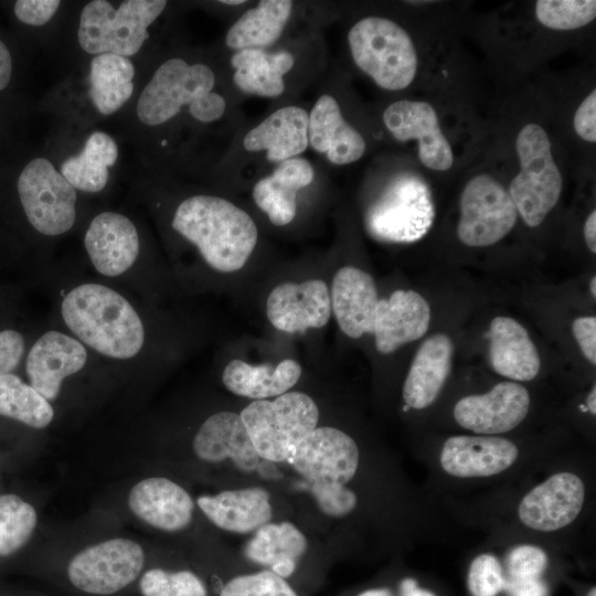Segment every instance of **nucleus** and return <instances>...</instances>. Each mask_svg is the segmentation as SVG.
Masks as SVG:
<instances>
[{
	"mask_svg": "<svg viewBox=\"0 0 596 596\" xmlns=\"http://www.w3.org/2000/svg\"><path fill=\"white\" fill-rule=\"evenodd\" d=\"M172 227L193 243L212 268L232 273L241 269L257 243L253 219L226 199L193 195L177 207Z\"/></svg>",
	"mask_w": 596,
	"mask_h": 596,
	"instance_id": "nucleus-1",
	"label": "nucleus"
},
{
	"mask_svg": "<svg viewBox=\"0 0 596 596\" xmlns=\"http://www.w3.org/2000/svg\"><path fill=\"white\" fill-rule=\"evenodd\" d=\"M67 328L85 344L114 359H129L142 348L145 330L130 302L111 288L83 284L62 301Z\"/></svg>",
	"mask_w": 596,
	"mask_h": 596,
	"instance_id": "nucleus-2",
	"label": "nucleus"
},
{
	"mask_svg": "<svg viewBox=\"0 0 596 596\" xmlns=\"http://www.w3.org/2000/svg\"><path fill=\"white\" fill-rule=\"evenodd\" d=\"M215 74L203 63L190 64L180 57L164 61L141 91L136 105L139 121L159 126L187 106L198 121L213 123L226 110L222 95L213 92Z\"/></svg>",
	"mask_w": 596,
	"mask_h": 596,
	"instance_id": "nucleus-3",
	"label": "nucleus"
},
{
	"mask_svg": "<svg viewBox=\"0 0 596 596\" xmlns=\"http://www.w3.org/2000/svg\"><path fill=\"white\" fill-rule=\"evenodd\" d=\"M349 49L355 65L381 88L402 91L417 72V53L409 34L395 21L365 17L348 33Z\"/></svg>",
	"mask_w": 596,
	"mask_h": 596,
	"instance_id": "nucleus-4",
	"label": "nucleus"
},
{
	"mask_svg": "<svg viewBox=\"0 0 596 596\" xmlns=\"http://www.w3.org/2000/svg\"><path fill=\"white\" fill-rule=\"evenodd\" d=\"M167 7L163 0H125L116 9L106 0L87 2L79 14L77 40L91 55L130 57L149 39V26Z\"/></svg>",
	"mask_w": 596,
	"mask_h": 596,
	"instance_id": "nucleus-5",
	"label": "nucleus"
},
{
	"mask_svg": "<svg viewBox=\"0 0 596 596\" xmlns=\"http://www.w3.org/2000/svg\"><path fill=\"white\" fill-rule=\"evenodd\" d=\"M515 151L519 172L511 180L509 194L523 222L535 227L554 209L563 190V177L553 158L546 130L529 123L518 132Z\"/></svg>",
	"mask_w": 596,
	"mask_h": 596,
	"instance_id": "nucleus-6",
	"label": "nucleus"
},
{
	"mask_svg": "<svg viewBox=\"0 0 596 596\" xmlns=\"http://www.w3.org/2000/svg\"><path fill=\"white\" fill-rule=\"evenodd\" d=\"M240 415L259 457L279 462L317 427L319 409L309 395L286 392L274 401H254Z\"/></svg>",
	"mask_w": 596,
	"mask_h": 596,
	"instance_id": "nucleus-7",
	"label": "nucleus"
},
{
	"mask_svg": "<svg viewBox=\"0 0 596 596\" xmlns=\"http://www.w3.org/2000/svg\"><path fill=\"white\" fill-rule=\"evenodd\" d=\"M17 192L29 224L39 233L56 236L76 219V190L44 157L29 161L17 181Z\"/></svg>",
	"mask_w": 596,
	"mask_h": 596,
	"instance_id": "nucleus-8",
	"label": "nucleus"
},
{
	"mask_svg": "<svg viewBox=\"0 0 596 596\" xmlns=\"http://www.w3.org/2000/svg\"><path fill=\"white\" fill-rule=\"evenodd\" d=\"M459 206L457 236L470 247L498 243L513 228L518 219L509 191L487 173L468 180L460 194Z\"/></svg>",
	"mask_w": 596,
	"mask_h": 596,
	"instance_id": "nucleus-9",
	"label": "nucleus"
},
{
	"mask_svg": "<svg viewBox=\"0 0 596 596\" xmlns=\"http://www.w3.org/2000/svg\"><path fill=\"white\" fill-rule=\"evenodd\" d=\"M143 563L145 553L138 543L117 538L77 553L68 564L67 575L85 593L109 595L134 582Z\"/></svg>",
	"mask_w": 596,
	"mask_h": 596,
	"instance_id": "nucleus-10",
	"label": "nucleus"
},
{
	"mask_svg": "<svg viewBox=\"0 0 596 596\" xmlns=\"http://www.w3.org/2000/svg\"><path fill=\"white\" fill-rule=\"evenodd\" d=\"M288 461L310 483H348L356 473L360 451L347 433L316 427L294 448Z\"/></svg>",
	"mask_w": 596,
	"mask_h": 596,
	"instance_id": "nucleus-11",
	"label": "nucleus"
},
{
	"mask_svg": "<svg viewBox=\"0 0 596 596\" xmlns=\"http://www.w3.org/2000/svg\"><path fill=\"white\" fill-rule=\"evenodd\" d=\"M434 210L422 188L394 184L368 211L366 226L375 237L395 243L421 238L429 228Z\"/></svg>",
	"mask_w": 596,
	"mask_h": 596,
	"instance_id": "nucleus-12",
	"label": "nucleus"
},
{
	"mask_svg": "<svg viewBox=\"0 0 596 596\" xmlns=\"http://www.w3.org/2000/svg\"><path fill=\"white\" fill-rule=\"evenodd\" d=\"M584 501L585 485L582 478L571 471H560L522 497L518 504V518L531 530L554 532L577 519Z\"/></svg>",
	"mask_w": 596,
	"mask_h": 596,
	"instance_id": "nucleus-13",
	"label": "nucleus"
},
{
	"mask_svg": "<svg viewBox=\"0 0 596 596\" xmlns=\"http://www.w3.org/2000/svg\"><path fill=\"white\" fill-rule=\"evenodd\" d=\"M383 123L397 141H417L418 158L427 169L447 171L453 167L450 142L441 130L435 108L428 102H394L385 108Z\"/></svg>",
	"mask_w": 596,
	"mask_h": 596,
	"instance_id": "nucleus-14",
	"label": "nucleus"
},
{
	"mask_svg": "<svg viewBox=\"0 0 596 596\" xmlns=\"http://www.w3.org/2000/svg\"><path fill=\"white\" fill-rule=\"evenodd\" d=\"M530 402L523 385L501 382L487 393L460 398L454 407V418L465 429L496 436L519 426L529 413Z\"/></svg>",
	"mask_w": 596,
	"mask_h": 596,
	"instance_id": "nucleus-15",
	"label": "nucleus"
},
{
	"mask_svg": "<svg viewBox=\"0 0 596 596\" xmlns=\"http://www.w3.org/2000/svg\"><path fill=\"white\" fill-rule=\"evenodd\" d=\"M518 446L503 437L456 435L443 444L441 469L457 478H483L499 475L514 465Z\"/></svg>",
	"mask_w": 596,
	"mask_h": 596,
	"instance_id": "nucleus-16",
	"label": "nucleus"
},
{
	"mask_svg": "<svg viewBox=\"0 0 596 596\" xmlns=\"http://www.w3.org/2000/svg\"><path fill=\"white\" fill-rule=\"evenodd\" d=\"M266 313L269 322L284 332L321 328L331 315L329 289L320 279L278 285L267 298Z\"/></svg>",
	"mask_w": 596,
	"mask_h": 596,
	"instance_id": "nucleus-17",
	"label": "nucleus"
},
{
	"mask_svg": "<svg viewBox=\"0 0 596 596\" xmlns=\"http://www.w3.org/2000/svg\"><path fill=\"white\" fill-rule=\"evenodd\" d=\"M86 360L87 352L79 341L58 331H47L29 350L25 372L30 385L52 401L58 395L62 381L82 370Z\"/></svg>",
	"mask_w": 596,
	"mask_h": 596,
	"instance_id": "nucleus-18",
	"label": "nucleus"
},
{
	"mask_svg": "<svg viewBox=\"0 0 596 596\" xmlns=\"http://www.w3.org/2000/svg\"><path fill=\"white\" fill-rule=\"evenodd\" d=\"M84 246L95 269L104 276H118L128 270L139 253L135 224L124 214L102 212L89 223Z\"/></svg>",
	"mask_w": 596,
	"mask_h": 596,
	"instance_id": "nucleus-19",
	"label": "nucleus"
},
{
	"mask_svg": "<svg viewBox=\"0 0 596 596\" xmlns=\"http://www.w3.org/2000/svg\"><path fill=\"white\" fill-rule=\"evenodd\" d=\"M430 306L414 290L398 289L387 299H379L373 323L375 348L390 354L402 345L421 339L428 330Z\"/></svg>",
	"mask_w": 596,
	"mask_h": 596,
	"instance_id": "nucleus-20",
	"label": "nucleus"
},
{
	"mask_svg": "<svg viewBox=\"0 0 596 596\" xmlns=\"http://www.w3.org/2000/svg\"><path fill=\"white\" fill-rule=\"evenodd\" d=\"M308 143L338 166L360 160L366 149L363 136L344 119L337 99L321 95L308 114Z\"/></svg>",
	"mask_w": 596,
	"mask_h": 596,
	"instance_id": "nucleus-21",
	"label": "nucleus"
},
{
	"mask_svg": "<svg viewBox=\"0 0 596 596\" xmlns=\"http://www.w3.org/2000/svg\"><path fill=\"white\" fill-rule=\"evenodd\" d=\"M128 505L138 518L167 532L187 528L194 510L190 494L163 477H151L136 483L129 492Z\"/></svg>",
	"mask_w": 596,
	"mask_h": 596,
	"instance_id": "nucleus-22",
	"label": "nucleus"
},
{
	"mask_svg": "<svg viewBox=\"0 0 596 596\" xmlns=\"http://www.w3.org/2000/svg\"><path fill=\"white\" fill-rule=\"evenodd\" d=\"M195 455L209 462L232 459L242 471L251 472L259 464L249 434L240 414L219 412L210 416L193 438Z\"/></svg>",
	"mask_w": 596,
	"mask_h": 596,
	"instance_id": "nucleus-23",
	"label": "nucleus"
},
{
	"mask_svg": "<svg viewBox=\"0 0 596 596\" xmlns=\"http://www.w3.org/2000/svg\"><path fill=\"white\" fill-rule=\"evenodd\" d=\"M330 300L331 310L344 334L358 339L373 333L379 296L371 275L353 266L340 268L332 281Z\"/></svg>",
	"mask_w": 596,
	"mask_h": 596,
	"instance_id": "nucleus-24",
	"label": "nucleus"
},
{
	"mask_svg": "<svg viewBox=\"0 0 596 596\" xmlns=\"http://www.w3.org/2000/svg\"><path fill=\"white\" fill-rule=\"evenodd\" d=\"M245 150L266 151V159L280 163L302 153L308 143V113L298 106L277 109L244 137Z\"/></svg>",
	"mask_w": 596,
	"mask_h": 596,
	"instance_id": "nucleus-25",
	"label": "nucleus"
},
{
	"mask_svg": "<svg viewBox=\"0 0 596 596\" xmlns=\"http://www.w3.org/2000/svg\"><path fill=\"white\" fill-rule=\"evenodd\" d=\"M454 347L445 333H436L418 348L403 385L407 407L424 409L439 395L451 370Z\"/></svg>",
	"mask_w": 596,
	"mask_h": 596,
	"instance_id": "nucleus-26",
	"label": "nucleus"
},
{
	"mask_svg": "<svg viewBox=\"0 0 596 596\" xmlns=\"http://www.w3.org/2000/svg\"><path fill=\"white\" fill-rule=\"evenodd\" d=\"M315 177L312 164L295 157L276 166L274 171L256 182L253 199L276 226L289 224L297 213V193L308 187Z\"/></svg>",
	"mask_w": 596,
	"mask_h": 596,
	"instance_id": "nucleus-27",
	"label": "nucleus"
},
{
	"mask_svg": "<svg viewBox=\"0 0 596 596\" xmlns=\"http://www.w3.org/2000/svg\"><path fill=\"white\" fill-rule=\"evenodd\" d=\"M489 359L492 369L513 381L533 380L540 372L541 359L526 329L509 317H496L489 328Z\"/></svg>",
	"mask_w": 596,
	"mask_h": 596,
	"instance_id": "nucleus-28",
	"label": "nucleus"
},
{
	"mask_svg": "<svg viewBox=\"0 0 596 596\" xmlns=\"http://www.w3.org/2000/svg\"><path fill=\"white\" fill-rule=\"evenodd\" d=\"M196 502L212 523L234 533L256 531L273 517L269 493L259 487L202 496Z\"/></svg>",
	"mask_w": 596,
	"mask_h": 596,
	"instance_id": "nucleus-29",
	"label": "nucleus"
},
{
	"mask_svg": "<svg viewBox=\"0 0 596 596\" xmlns=\"http://www.w3.org/2000/svg\"><path fill=\"white\" fill-rule=\"evenodd\" d=\"M231 64L233 79L240 91L273 98L284 93V76L294 67L295 56L286 50L246 49L236 51Z\"/></svg>",
	"mask_w": 596,
	"mask_h": 596,
	"instance_id": "nucleus-30",
	"label": "nucleus"
},
{
	"mask_svg": "<svg viewBox=\"0 0 596 596\" xmlns=\"http://www.w3.org/2000/svg\"><path fill=\"white\" fill-rule=\"evenodd\" d=\"M300 374L299 363L291 359L276 365H252L235 359L225 366L222 380L232 393L259 401L288 392L298 382Z\"/></svg>",
	"mask_w": 596,
	"mask_h": 596,
	"instance_id": "nucleus-31",
	"label": "nucleus"
},
{
	"mask_svg": "<svg viewBox=\"0 0 596 596\" xmlns=\"http://www.w3.org/2000/svg\"><path fill=\"white\" fill-rule=\"evenodd\" d=\"M307 550V540L290 522L266 523L255 531L245 546V556L270 567L278 576L292 575L297 562Z\"/></svg>",
	"mask_w": 596,
	"mask_h": 596,
	"instance_id": "nucleus-32",
	"label": "nucleus"
},
{
	"mask_svg": "<svg viewBox=\"0 0 596 596\" xmlns=\"http://www.w3.org/2000/svg\"><path fill=\"white\" fill-rule=\"evenodd\" d=\"M136 70L129 57L104 53L93 56L88 73V96L104 116L118 111L131 97Z\"/></svg>",
	"mask_w": 596,
	"mask_h": 596,
	"instance_id": "nucleus-33",
	"label": "nucleus"
},
{
	"mask_svg": "<svg viewBox=\"0 0 596 596\" xmlns=\"http://www.w3.org/2000/svg\"><path fill=\"white\" fill-rule=\"evenodd\" d=\"M118 155L114 138L96 130L87 137L77 155L63 161L60 172L75 190L96 193L107 185L109 168L116 163Z\"/></svg>",
	"mask_w": 596,
	"mask_h": 596,
	"instance_id": "nucleus-34",
	"label": "nucleus"
},
{
	"mask_svg": "<svg viewBox=\"0 0 596 596\" xmlns=\"http://www.w3.org/2000/svg\"><path fill=\"white\" fill-rule=\"evenodd\" d=\"M292 11L288 0H264L245 11L228 29L225 43L232 50L264 49L281 35Z\"/></svg>",
	"mask_w": 596,
	"mask_h": 596,
	"instance_id": "nucleus-35",
	"label": "nucleus"
},
{
	"mask_svg": "<svg viewBox=\"0 0 596 596\" xmlns=\"http://www.w3.org/2000/svg\"><path fill=\"white\" fill-rule=\"evenodd\" d=\"M0 416L33 428H44L54 411L46 398L14 373L0 376Z\"/></svg>",
	"mask_w": 596,
	"mask_h": 596,
	"instance_id": "nucleus-36",
	"label": "nucleus"
},
{
	"mask_svg": "<svg viewBox=\"0 0 596 596\" xmlns=\"http://www.w3.org/2000/svg\"><path fill=\"white\" fill-rule=\"evenodd\" d=\"M35 509L15 494L0 496V555L21 549L36 525Z\"/></svg>",
	"mask_w": 596,
	"mask_h": 596,
	"instance_id": "nucleus-37",
	"label": "nucleus"
},
{
	"mask_svg": "<svg viewBox=\"0 0 596 596\" xmlns=\"http://www.w3.org/2000/svg\"><path fill=\"white\" fill-rule=\"evenodd\" d=\"M535 18L551 30L568 31L581 29L596 18L595 0H539Z\"/></svg>",
	"mask_w": 596,
	"mask_h": 596,
	"instance_id": "nucleus-38",
	"label": "nucleus"
},
{
	"mask_svg": "<svg viewBox=\"0 0 596 596\" xmlns=\"http://www.w3.org/2000/svg\"><path fill=\"white\" fill-rule=\"evenodd\" d=\"M142 596H207L203 582L190 571H147L139 582Z\"/></svg>",
	"mask_w": 596,
	"mask_h": 596,
	"instance_id": "nucleus-39",
	"label": "nucleus"
},
{
	"mask_svg": "<svg viewBox=\"0 0 596 596\" xmlns=\"http://www.w3.org/2000/svg\"><path fill=\"white\" fill-rule=\"evenodd\" d=\"M220 596H298L285 578L274 572L262 571L240 575L228 581Z\"/></svg>",
	"mask_w": 596,
	"mask_h": 596,
	"instance_id": "nucleus-40",
	"label": "nucleus"
},
{
	"mask_svg": "<svg viewBox=\"0 0 596 596\" xmlns=\"http://www.w3.org/2000/svg\"><path fill=\"white\" fill-rule=\"evenodd\" d=\"M499 560L489 553L476 556L469 565L467 586L471 596H498L505 587Z\"/></svg>",
	"mask_w": 596,
	"mask_h": 596,
	"instance_id": "nucleus-41",
	"label": "nucleus"
},
{
	"mask_svg": "<svg viewBox=\"0 0 596 596\" xmlns=\"http://www.w3.org/2000/svg\"><path fill=\"white\" fill-rule=\"evenodd\" d=\"M547 563V554L543 549L531 544L518 545L507 556L508 578H540Z\"/></svg>",
	"mask_w": 596,
	"mask_h": 596,
	"instance_id": "nucleus-42",
	"label": "nucleus"
},
{
	"mask_svg": "<svg viewBox=\"0 0 596 596\" xmlns=\"http://www.w3.org/2000/svg\"><path fill=\"white\" fill-rule=\"evenodd\" d=\"M310 490L318 508L329 517H345L358 503L354 491L343 485L313 482Z\"/></svg>",
	"mask_w": 596,
	"mask_h": 596,
	"instance_id": "nucleus-43",
	"label": "nucleus"
},
{
	"mask_svg": "<svg viewBox=\"0 0 596 596\" xmlns=\"http://www.w3.org/2000/svg\"><path fill=\"white\" fill-rule=\"evenodd\" d=\"M25 354L23 334L10 327L0 329V376L13 373Z\"/></svg>",
	"mask_w": 596,
	"mask_h": 596,
	"instance_id": "nucleus-44",
	"label": "nucleus"
},
{
	"mask_svg": "<svg viewBox=\"0 0 596 596\" xmlns=\"http://www.w3.org/2000/svg\"><path fill=\"white\" fill-rule=\"evenodd\" d=\"M58 0H18L13 4L15 18L31 26L46 24L57 12Z\"/></svg>",
	"mask_w": 596,
	"mask_h": 596,
	"instance_id": "nucleus-45",
	"label": "nucleus"
},
{
	"mask_svg": "<svg viewBox=\"0 0 596 596\" xmlns=\"http://www.w3.org/2000/svg\"><path fill=\"white\" fill-rule=\"evenodd\" d=\"M574 130L587 142L596 141V91L595 88L582 100L573 118Z\"/></svg>",
	"mask_w": 596,
	"mask_h": 596,
	"instance_id": "nucleus-46",
	"label": "nucleus"
},
{
	"mask_svg": "<svg viewBox=\"0 0 596 596\" xmlns=\"http://www.w3.org/2000/svg\"><path fill=\"white\" fill-rule=\"evenodd\" d=\"M573 334L585 358L596 364V318L579 317L572 324Z\"/></svg>",
	"mask_w": 596,
	"mask_h": 596,
	"instance_id": "nucleus-47",
	"label": "nucleus"
},
{
	"mask_svg": "<svg viewBox=\"0 0 596 596\" xmlns=\"http://www.w3.org/2000/svg\"><path fill=\"white\" fill-rule=\"evenodd\" d=\"M504 590L509 596H549L546 583L540 578H505Z\"/></svg>",
	"mask_w": 596,
	"mask_h": 596,
	"instance_id": "nucleus-48",
	"label": "nucleus"
},
{
	"mask_svg": "<svg viewBox=\"0 0 596 596\" xmlns=\"http://www.w3.org/2000/svg\"><path fill=\"white\" fill-rule=\"evenodd\" d=\"M12 76V56L0 39V91H3L10 83Z\"/></svg>",
	"mask_w": 596,
	"mask_h": 596,
	"instance_id": "nucleus-49",
	"label": "nucleus"
},
{
	"mask_svg": "<svg viewBox=\"0 0 596 596\" xmlns=\"http://www.w3.org/2000/svg\"><path fill=\"white\" fill-rule=\"evenodd\" d=\"M584 238L588 249L596 253V210H593L584 223Z\"/></svg>",
	"mask_w": 596,
	"mask_h": 596,
	"instance_id": "nucleus-50",
	"label": "nucleus"
},
{
	"mask_svg": "<svg viewBox=\"0 0 596 596\" xmlns=\"http://www.w3.org/2000/svg\"><path fill=\"white\" fill-rule=\"evenodd\" d=\"M400 596H436L428 589L421 588L413 578H405L400 585Z\"/></svg>",
	"mask_w": 596,
	"mask_h": 596,
	"instance_id": "nucleus-51",
	"label": "nucleus"
},
{
	"mask_svg": "<svg viewBox=\"0 0 596 596\" xmlns=\"http://www.w3.org/2000/svg\"><path fill=\"white\" fill-rule=\"evenodd\" d=\"M586 406L590 414H596V386L593 385L586 398Z\"/></svg>",
	"mask_w": 596,
	"mask_h": 596,
	"instance_id": "nucleus-52",
	"label": "nucleus"
},
{
	"mask_svg": "<svg viewBox=\"0 0 596 596\" xmlns=\"http://www.w3.org/2000/svg\"><path fill=\"white\" fill-rule=\"evenodd\" d=\"M358 596H393L386 588H372L360 593Z\"/></svg>",
	"mask_w": 596,
	"mask_h": 596,
	"instance_id": "nucleus-53",
	"label": "nucleus"
},
{
	"mask_svg": "<svg viewBox=\"0 0 596 596\" xmlns=\"http://www.w3.org/2000/svg\"><path fill=\"white\" fill-rule=\"evenodd\" d=\"M589 291L593 298L595 299L596 298V277L595 276H593L589 281Z\"/></svg>",
	"mask_w": 596,
	"mask_h": 596,
	"instance_id": "nucleus-54",
	"label": "nucleus"
},
{
	"mask_svg": "<svg viewBox=\"0 0 596 596\" xmlns=\"http://www.w3.org/2000/svg\"><path fill=\"white\" fill-rule=\"evenodd\" d=\"M220 3H223V4H227V6H238V4H243L245 3L244 0H223V1H220Z\"/></svg>",
	"mask_w": 596,
	"mask_h": 596,
	"instance_id": "nucleus-55",
	"label": "nucleus"
},
{
	"mask_svg": "<svg viewBox=\"0 0 596 596\" xmlns=\"http://www.w3.org/2000/svg\"><path fill=\"white\" fill-rule=\"evenodd\" d=\"M587 596H596V588L593 587V588L588 592Z\"/></svg>",
	"mask_w": 596,
	"mask_h": 596,
	"instance_id": "nucleus-56",
	"label": "nucleus"
}]
</instances>
